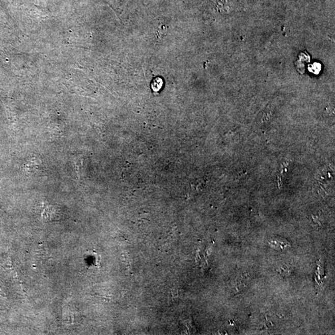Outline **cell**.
I'll return each mask as SVG.
<instances>
[{
	"instance_id": "6da1fadb",
	"label": "cell",
	"mask_w": 335,
	"mask_h": 335,
	"mask_svg": "<svg viewBox=\"0 0 335 335\" xmlns=\"http://www.w3.org/2000/svg\"><path fill=\"white\" fill-rule=\"evenodd\" d=\"M159 32H160L159 34H161V35H166V27L164 26V25H162V26L159 27Z\"/></svg>"
}]
</instances>
